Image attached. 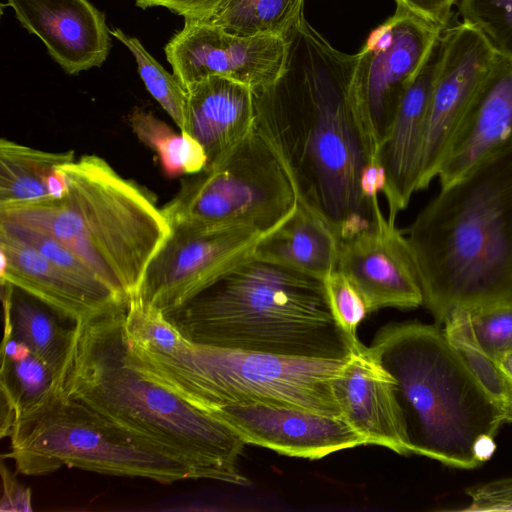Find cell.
I'll list each match as a JSON object with an SVG mask.
<instances>
[{
    "label": "cell",
    "mask_w": 512,
    "mask_h": 512,
    "mask_svg": "<svg viewBox=\"0 0 512 512\" xmlns=\"http://www.w3.org/2000/svg\"><path fill=\"white\" fill-rule=\"evenodd\" d=\"M338 250L329 225L297 200L292 216L259 241L253 258L323 281L337 267Z\"/></svg>",
    "instance_id": "7402d4cb"
},
{
    "label": "cell",
    "mask_w": 512,
    "mask_h": 512,
    "mask_svg": "<svg viewBox=\"0 0 512 512\" xmlns=\"http://www.w3.org/2000/svg\"><path fill=\"white\" fill-rule=\"evenodd\" d=\"M297 207V195L275 149L255 123L219 164L183 181L162 207L171 224L236 226L268 235Z\"/></svg>",
    "instance_id": "9c48e42d"
},
{
    "label": "cell",
    "mask_w": 512,
    "mask_h": 512,
    "mask_svg": "<svg viewBox=\"0 0 512 512\" xmlns=\"http://www.w3.org/2000/svg\"><path fill=\"white\" fill-rule=\"evenodd\" d=\"M169 175L197 174L205 169L207 156L201 144L190 134H175L169 127L150 146Z\"/></svg>",
    "instance_id": "1f68e13d"
},
{
    "label": "cell",
    "mask_w": 512,
    "mask_h": 512,
    "mask_svg": "<svg viewBox=\"0 0 512 512\" xmlns=\"http://www.w3.org/2000/svg\"><path fill=\"white\" fill-rule=\"evenodd\" d=\"M1 477L3 492L0 501V510L31 511L30 489L21 485L3 463L1 464Z\"/></svg>",
    "instance_id": "d590c367"
},
{
    "label": "cell",
    "mask_w": 512,
    "mask_h": 512,
    "mask_svg": "<svg viewBox=\"0 0 512 512\" xmlns=\"http://www.w3.org/2000/svg\"><path fill=\"white\" fill-rule=\"evenodd\" d=\"M337 270L363 297L369 313L423 305L417 264L403 231L386 217L379 199L371 225L339 242Z\"/></svg>",
    "instance_id": "5bb4252c"
},
{
    "label": "cell",
    "mask_w": 512,
    "mask_h": 512,
    "mask_svg": "<svg viewBox=\"0 0 512 512\" xmlns=\"http://www.w3.org/2000/svg\"><path fill=\"white\" fill-rule=\"evenodd\" d=\"M465 493L470 499L467 506L453 510L463 512L512 511V477L496 479L470 487Z\"/></svg>",
    "instance_id": "d6a6232c"
},
{
    "label": "cell",
    "mask_w": 512,
    "mask_h": 512,
    "mask_svg": "<svg viewBox=\"0 0 512 512\" xmlns=\"http://www.w3.org/2000/svg\"><path fill=\"white\" fill-rule=\"evenodd\" d=\"M341 417L367 444L380 445L400 455L412 454L395 379L373 353L359 344L333 382Z\"/></svg>",
    "instance_id": "ac0fdd59"
},
{
    "label": "cell",
    "mask_w": 512,
    "mask_h": 512,
    "mask_svg": "<svg viewBox=\"0 0 512 512\" xmlns=\"http://www.w3.org/2000/svg\"><path fill=\"white\" fill-rule=\"evenodd\" d=\"M463 23L475 29L493 51L512 59V0H460Z\"/></svg>",
    "instance_id": "f1b7e54d"
},
{
    "label": "cell",
    "mask_w": 512,
    "mask_h": 512,
    "mask_svg": "<svg viewBox=\"0 0 512 512\" xmlns=\"http://www.w3.org/2000/svg\"><path fill=\"white\" fill-rule=\"evenodd\" d=\"M127 343L129 360L137 369L207 412L229 405L265 404L341 416L333 382L347 358L217 347L190 341L178 330L162 350L147 349L128 339Z\"/></svg>",
    "instance_id": "52a82bcc"
},
{
    "label": "cell",
    "mask_w": 512,
    "mask_h": 512,
    "mask_svg": "<svg viewBox=\"0 0 512 512\" xmlns=\"http://www.w3.org/2000/svg\"><path fill=\"white\" fill-rule=\"evenodd\" d=\"M0 255L1 281L39 300L72 324L128 302L100 279L74 274L2 232Z\"/></svg>",
    "instance_id": "2e32d148"
},
{
    "label": "cell",
    "mask_w": 512,
    "mask_h": 512,
    "mask_svg": "<svg viewBox=\"0 0 512 512\" xmlns=\"http://www.w3.org/2000/svg\"><path fill=\"white\" fill-rule=\"evenodd\" d=\"M110 34L126 46L135 58L139 74L154 99L176 123L181 133H188V93L177 80L144 48L140 41L114 28Z\"/></svg>",
    "instance_id": "83f0119b"
},
{
    "label": "cell",
    "mask_w": 512,
    "mask_h": 512,
    "mask_svg": "<svg viewBox=\"0 0 512 512\" xmlns=\"http://www.w3.org/2000/svg\"><path fill=\"white\" fill-rule=\"evenodd\" d=\"M512 137V59L498 56L457 127L438 171L445 186Z\"/></svg>",
    "instance_id": "ffe728a7"
},
{
    "label": "cell",
    "mask_w": 512,
    "mask_h": 512,
    "mask_svg": "<svg viewBox=\"0 0 512 512\" xmlns=\"http://www.w3.org/2000/svg\"><path fill=\"white\" fill-rule=\"evenodd\" d=\"M1 437L12 426L41 407L61 383V374L52 370L24 343L16 340L4 325L1 351Z\"/></svg>",
    "instance_id": "cb8c5ba5"
},
{
    "label": "cell",
    "mask_w": 512,
    "mask_h": 512,
    "mask_svg": "<svg viewBox=\"0 0 512 512\" xmlns=\"http://www.w3.org/2000/svg\"><path fill=\"white\" fill-rule=\"evenodd\" d=\"M442 32L404 92L376 154L384 174L382 194L388 206L387 217L392 221L418 191L429 100L443 52Z\"/></svg>",
    "instance_id": "e0dca14e"
},
{
    "label": "cell",
    "mask_w": 512,
    "mask_h": 512,
    "mask_svg": "<svg viewBox=\"0 0 512 512\" xmlns=\"http://www.w3.org/2000/svg\"><path fill=\"white\" fill-rule=\"evenodd\" d=\"M127 303L74 324L63 392L139 446L189 467L197 479L249 485L237 466L246 445L239 434L130 362Z\"/></svg>",
    "instance_id": "7a4b0ae2"
},
{
    "label": "cell",
    "mask_w": 512,
    "mask_h": 512,
    "mask_svg": "<svg viewBox=\"0 0 512 512\" xmlns=\"http://www.w3.org/2000/svg\"><path fill=\"white\" fill-rule=\"evenodd\" d=\"M304 0H223L209 19L238 36L274 35L287 39L304 20Z\"/></svg>",
    "instance_id": "484cf974"
},
{
    "label": "cell",
    "mask_w": 512,
    "mask_h": 512,
    "mask_svg": "<svg viewBox=\"0 0 512 512\" xmlns=\"http://www.w3.org/2000/svg\"><path fill=\"white\" fill-rule=\"evenodd\" d=\"M188 134L203 147L205 169L223 161L254 129L256 111L250 87L223 76H209L188 90Z\"/></svg>",
    "instance_id": "44dd1931"
},
{
    "label": "cell",
    "mask_w": 512,
    "mask_h": 512,
    "mask_svg": "<svg viewBox=\"0 0 512 512\" xmlns=\"http://www.w3.org/2000/svg\"><path fill=\"white\" fill-rule=\"evenodd\" d=\"M443 332L470 373L509 414L512 421V382L479 345L468 310L455 311L444 322Z\"/></svg>",
    "instance_id": "4316f807"
},
{
    "label": "cell",
    "mask_w": 512,
    "mask_h": 512,
    "mask_svg": "<svg viewBox=\"0 0 512 512\" xmlns=\"http://www.w3.org/2000/svg\"><path fill=\"white\" fill-rule=\"evenodd\" d=\"M209 412L231 426L246 444L290 457L320 459L337 451L368 445L341 416L299 407L229 405Z\"/></svg>",
    "instance_id": "9a60e30c"
},
{
    "label": "cell",
    "mask_w": 512,
    "mask_h": 512,
    "mask_svg": "<svg viewBox=\"0 0 512 512\" xmlns=\"http://www.w3.org/2000/svg\"><path fill=\"white\" fill-rule=\"evenodd\" d=\"M405 236L437 323L512 300V137L440 186Z\"/></svg>",
    "instance_id": "3957f363"
},
{
    "label": "cell",
    "mask_w": 512,
    "mask_h": 512,
    "mask_svg": "<svg viewBox=\"0 0 512 512\" xmlns=\"http://www.w3.org/2000/svg\"><path fill=\"white\" fill-rule=\"evenodd\" d=\"M496 443L494 436L489 434L480 435L473 444V454L476 460L482 464L494 455Z\"/></svg>",
    "instance_id": "8d00e7d4"
},
{
    "label": "cell",
    "mask_w": 512,
    "mask_h": 512,
    "mask_svg": "<svg viewBox=\"0 0 512 512\" xmlns=\"http://www.w3.org/2000/svg\"><path fill=\"white\" fill-rule=\"evenodd\" d=\"M10 451L17 470L46 475L67 466L163 484L197 479L187 466L131 441L83 404L68 397L61 383L35 412L11 428Z\"/></svg>",
    "instance_id": "ba28073f"
},
{
    "label": "cell",
    "mask_w": 512,
    "mask_h": 512,
    "mask_svg": "<svg viewBox=\"0 0 512 512\" xmlns=\"http://www.w3.org/2000/svg\"><path fill=\"white\" fill-rule=\"evenodd\" d=\"M223 0H136L140 8L161 6L184 18L209 20Z\"/></svg>",
    "instance_id": "836d02e7"
},
{
    "label": "cell",
    "mask_w": 512,
    "mask_h": 512,
    "mask_svg": "<svg viewBox=\"0 0 512 512\" xmlns=\"http://www.w3.org/2000/svg\"><path fill=\"white\" fill-rule=\"evenodd\" d=\"M322 282L333 316L353 349L361 344L357 329L369 314L368 307L355 286L339 270L332 271Z\"/></svg>",
    "instance_id": "4dcf8cb0"
},
{
    "label": "cell",
    "mask_w": 512,
    "mask_h": 512,
    "mask_svg": "<svg viewBox=\"0 0 512 512\" xmlns=\"http://www.w3.org/2000/svg\"><path fill=\"white\" fill-rule=\"evenodd\" d=\"M162 314L205 345L334 360L352 349L321 280L253 257Z\"/></svg>",
    "instance_id": "277c9868"
},
{
    "label": "cell",
    "mask_w": 512,
    "mask_h": 512,
    "mask_svg": "<svg viewBox=\"0 0 512 512\" xmlns=\"http://www.w3.org/2000/svg\"><path fill=\"white\" fill-rule=\"evenodd\" d=\"M280 77L252 90L256 124L279 155L297 200L341 240L369 227L374 201L362 190L369 162L349 87L357 55L334 48L304 18L286 39Z\"/></svg>",
    "instance_id": "6da1fadb"
},
{
    "label": "cell",
    "mask_w": 512,
    "mask_h": 512,
    "mask_svg": "<svg viewBox=\"0 0 512 512\" xmlns=\"http://www.w3.org/2000/svg\"><path fill=\"white\" fill-rule=\"evenodd\" d=\"M62 198L0 209V221L47 233L120 295H137L146 270L171 233L153 197L103 158L59 166Z\"/></svg>",
    "instance_id": "5b68a950"
},
{
    "label": "cell",
    "mask_w": 512,
    "mask_h": 512,
    "mask_svg": "<svg viewBox=\"0 0 512 512\" xmlns=\"http://www.w3.org/2000/svg\"><path fill=\"white\" fill-rule=\"evenodd\" d=\"M497 363L512 382V351L500 357Z\"/></svg>",
    "instance_id": "74e56055"
},
{
    "label": "cell",
    "mask_w": 512,
    "mask_h": 512,
    "mask_svg": "<svg viewBox=\"0 0 512 512\" xmlns=\"http://www.w3.org/2000/svg\"><path fill=\"white\" fill-rule=\"evenodd\" d=\"M20 24L70 75L101 66L111 48L103 12L88 0H7Z\"/></svg>",
    "instance_id": "d6986e66"
},
{
    "label": "cell",
    "mask_w": 512,
    "mask_h": 512,
    "mask_svg": "<svg viewBox=\"0 0 512 512\" xmlns=\"http://www.w3.org/2000/svg\"><path fill=\"white\" fill-rule=\"evenodd\" d=\"M287 40L274 35L238 36L210 20L184 18L165 45L167 61L186 91L209 76H223L259 90L282 74Z\"/></svg>",
    "instance_id": "7c38bea8"
},
{
    "label": "cell",
    "mask_w": 512,
    "mask_h": 512,
    "mask_svg": "<svg viewBox=\"0 0 512 512\" xmlns=\"http://www.w3.org/2000/svg\"><path fill=\"white\" fill-rule=\"evenodd\" d=\"M475 337L494 360L512 351V300L468 310Z\"/></svg>",
    "instance_id": "f546056e"
},
{
    "label": "cell",
    "mask_w": 512,
    "mask_h": 512,
    "mask_svg": "<svg viewBox=\"0 0 512 512\" xmlns=\"http://www.w3.org/2000/svg\"><path fill=\"white\" fill-rule=\"evenodd\" d=\"M371 349L395 379L396 396L412 454L445 465H481L473 444L512 422L478 383L443 329L419 322L392 323L375 335Z\"/></svg>",
    "instance_id": "8992f818"
},
{
    "label": "cell",
    "mask_w": 512,
    "mask_h": 512,
    "mask_svg": "<svg viewBox=\"0 0 512 512\" xmlns=\"http://www.w3.org/2000/svg\"><path fill=\"white\" fill-rule=\"evenodd\" d=\"M4 325L52 370L61 374L74 335V324L65 327L48 306L1 281Z\"/></svg>",
    "instance_id": "d4e9b609"
},
{
    "label": "cell",
    "mask_w": 512,
    "mask_h": 512,
    "mask_svg": "<svg viewBox=\"0 0 512 512\" xmlns=\"http://www.w3.org/2000/svg\"><path fill=\"white\" fill-rule=\"evenodd\" d=\"M457 0H395L412 14L439 29H446L451 18L452 6Z\"/></svg>",
    "instance_id": "e575fe53"
},
{
    "label": "cell",
    "mask_w": 512,
    "mask_h": 512,
    "mask_svg": "<svg viewBox=\"0 0 512 512\" xmlns=\"http://www.w3.org/2000/svg\"><path fill=\"white\" fill-rule=\"evenodd\" d=\"M443 52L433 84L422 149L417 190L437 178L450 141L497 54L465 23L442 32Z\"/></svg>",
    "instance_id": "4fadbf2b"
},
{
    "label": "cell",
    "mask_w": 512,
    "mask_h": 512,
    "mask_svg": "<svg viewBox=\"0 0 512 512\" xmlns=\"http://www.w3.org/2000/svg\"><path fill=\"white\" fill-rule=\"evenodd\" d=\"M264 236L236 226L171 224V233L149 264L135 296L167 312L252 258Z\"/></svg>",
    "instance_id": "8fae6325"
},
{
    "label": "cell",
    "mask_w": 512,
    "mask_h": 512,
    "mask_svg": "<svg viewBox=\"0 0 512 512\" xmlns=\"http://www.w3.org/2000/svg\"><path fill=\"white\" fill-rule=\"evenodd\" d=\"M443 30L397 6L395 13L370 33L356 54L349 101L371 161H376L378 148L404 92Z\"/></svg>",
    "instance_id": "30bf717a"
},
{
    "label": "cell",
    "mask_w": 512,
    "mask_h": 512,
    "mask_svg": "<svg viewBox=\"0 0 512 512\" xmlns=\"http://www.w3.org/2000/svg\"><path fill=\"white\" fill-rule=\"evenodd\" d=\"M74 150L51 152L0 140V209L50 199L67 190L59 166L74 161Z\"/></svg>",
    "instance_id": "603a6c76"
}]
</instances>
